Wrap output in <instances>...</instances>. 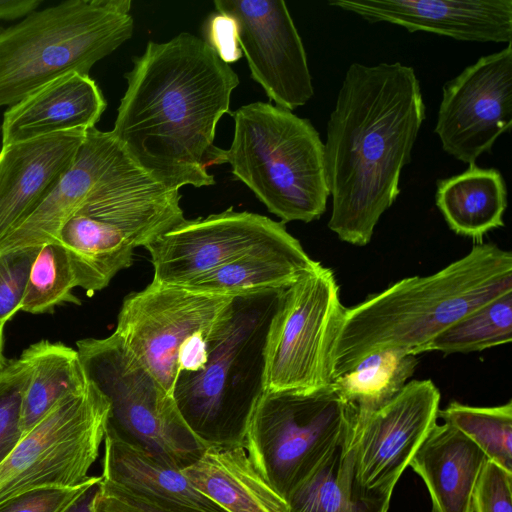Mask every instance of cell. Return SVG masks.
Instances as JSON below:
<instances>
[{
	"label": "cell",
	"mask_w": 512,
	"mask_h": 512,
	"mask_svg": "<svg viewBox=\"0 0 512 512\" xmlns=\"http://www.w3.org/2000/svg\"><path fill=\"white\" fill-rule=\"evenodd\" d=\"M125 77L111 133L128 156L166 188L214 185L208 168L226 163L215 131L239 85L231 66L205 40L182 32L149 41Z\"/></svg>",
	"instance_id": "1"
},
{
	"label": "cell",
	"mask_w": 512,
	"mask_h": 512,
	"mask_svg": "<svg viewBox=\"0 0 512 512\" xmlns=\"http://www.w3.org/2000/svg\"><path fill=\"white\" fill-rule=\"evenodd\" d=\"M426 118L420 82L400 62L352 63L326 128L324 157L332 211L329 229L340 240L367 245L400 194L402 169Z\"/></svg>",
	"instance_id": "2"
},
{
	"label": "cell",
	"mask_w": 512,
	"mask_h": 512,
	"mask_svg": "<svg viewBox=\"0 0 512 512\" xmlns=\"http://www.w3.org/2000/svg\"><path fill=\"white\" fill-rule=\"evenodd\" d=\"M509 291L511 253L483 243L434 274L392 284L345 309L335 344L333 380L379 351L423 353L448 327Z\"/></svg>",
	"instance_id": "3"
},
{
	"label": "cell",
	"mask_w": 512,
	"mask_h": 512,
	"mask_svg": "<svg viewBox=\"0 0 512 512\" xmlns=\"http://www.w3.org/2000/svg\"><path fill=\"white\" fill-rule=\"evenodd\" d=\"M284 290L233 296L209 337L207 362L178 375L172 397L205 448L244 447L266 390L267 345Z\"/></svg>",
	"instance_id": "4"
},
{
	"label": "cell",
	"mask_w": 512,
	"mask_h": 512,
	"mask_svg": "<svg viewBox=\"0 0 512 512\" xmlns=\"http://www.w3.org/2000/svg\"><path fill=\"white\" fill-rule=\"evenodd\" d=\"M179 190L166 188L120 146L79 210L60 230L77 287H107L134 251L185 220Z\"/></svg>",
	"instance_id": "5"
},
{
	"label": "cell",
	"mask_w": 512,
	"mask_h": 512,
	"mask_svg": "<svg viewBox=\"0 0 512 512\" xmlns=\"http://www.w3.org/2000/svg\"><path fill=\"white\" fill-rule=\"evenodd\" d=\"M130 0H67L0 28V107L72 72L89 74L132 35Z\"/></svg>",
	"instance_id": "6"
},
{
	"label": "cell",
	"mask_w": 512,
	"mask_h": 512,
	"mask_svg": "<svg viewBox=\"0 0 512 512\" xmlns=\"http://www.w3.org/2000/svg\"><path fill=\"white\" fill-rule=\"evenodd\" d=\"M231 115L234 134L225 155L232 174L282 223L319 219L330 193L324 143L312 123L261 101Z\"/></svg>",
	"instance_id": "7"
},
{
	"label": "cell",
	"mask_w": 512,
	"mask_h": 512,
	"mask_svg": "<svg viewBox=\"0 0 512 512\" xmlns=\"http://www.w3.org/2000/svg\"><path fill=\"white\" fill-rule=\"evenodd\" d=\"M357 408L332 385L312 392L265 391L244 448L258 472L287 501L352 429Z\"/></svg>",
	"instance_id": "8"
},
{
	"label": "cell",
	"mask_w": 512,
	"mask_h": 512,
	"mask_svg": "<svg viewBox=\"0 0 512 512\" xmlns=\"http://www.w3.org/2000/svg\"><path fill=\"white\" fill-rule=\"evenodd\" d=\"M87 380L109 403L106 432L178 469L205 447L184 422L176 403L112 333L76 343Z\"/></svg>",
	"instance_id": "9"
},
{
	"label": "cell",
	"mask_w": 512,
	"mask_h": 512,
	"mask_svg": "<svg viewBox=\"0 0 512 512\" xmlns=\"http://www.w3.org/2000/svg\"><path fill=\"white\" fill-rule=\"evenodd\" d=\"M231 299L152 281L124 298L113 333L172 395L181 372L207 362L209 337Z\"/></svg>",
	"instance_id": "10"
},
{
	"label": "cell",
	"mask_w": 512,
	"mask_h": 512,
	"mask_svg": "<svg viewBox=\"0 0 512 512\" xmlns=\"http://www.w3.org/2000/svg\"><path fill=\"white\" fill-rule=\"evenodd\" d=\"M345 307L330 268L319 263L283 291L266 357V390L312 393L333 382Z\"/></svg>",
	"instance_id": "11"
},
{
	"label": "cell",
	"mask_w": 512,
	"mask_h": 512,
	"mask_svg": "<svg viewBox=\"0 0 512 512\" xmlns=\"http://www.w3.org/2000/svg\"><path fill=\"white\" fill-rule=\"evenodd\" d=\"M108 414L107 399L90 382L62 399L0 465V502L31 489L84 483L104 441Z\"/></svg>",
	"instance_id": "12"
},
{
	"label": "cell",
	"mask_w": 512,
	"mask_h": 512,
	"mask_svg": "<svg viewBox=\"0 0 512 512\" xmlns=\"http://www.w3.org/2000/svg\"><path fill=\"white\" fill-rule=\"evenodd\" d=\"M512 126V45L480 57L443 86L434 128L442 149L472 164Z\"/></svg>",
	"instance_id": "13"
},
{
	"label": "cell",
	"mask_w": 512,
	"mask_h": 512,
	"mask_svg": "<svg viewBox=\"0 0 512 512\" xmlns=\"http://www.w3.org/2000/svg\"><path fill=\"white\" fill-rule=\"evenodd\" d=\"M439 403L440 392L431 380H413L378 409L357 410L351 445L356 476L363 487L393 492L437 423Z\"/></svg>",
	"instance_id": "14"
},
{
	"label": "cell",
	"mask_w": 512,
	"mask_h": 512,
	"mask_svg": "<svg viewBox=\"0 0 512 512\" xmlns=\"http://www.w3.org/2000/svg\"><path fill=\"white\" fill-rule=\"evenodd\" d=\"M284 223L228 208L181 223L144 248L153 265V282L184 287L266 242L286 235Z\"/></svg>",
	"instance_id": "15"
},
{
	"label": "cell",
	"mask_w": 512,
	"mask_h": 512,
	"mask_svg": "<svg viewBox=\"0 0 512 512\" xmlns=\"http://www.w3.org/2000/svg\"><path fill=\"white\" fill-rule=\"evenodd\" d=\"M238 25L239 45L254 81L276 106L289 111L314 95L301 37L282 0H215Z\"/></svg>",
	"instance_id": "16"
},
{
	"label": "cell",
	"mask_w": 512,
	"mask_h": 512,
	"mask_svg": "<svg viewBox=\"0 0 512 512\" xmlns=\"http://www.w3.org/2000/svg\"><path fill=\"white\" fill-rule=\"evenodd\" d=\"M364 20L459 41L511 43L512 0H333Z\"/></svg>",
	"instance_id": "17"
},
{
	"label": "cell",
	"mask_w": 512,
	"mask_h": 512,
	"mask_svg": "<svg viewBox=\"0 0 512 512\" xmlns=\"http://www.w3.org/2000/svg\"><path fill=\"white\" fill-rule=\"evenodd\" d=\"M86 131L72 130L1 147L0 239L22 221L72 166Z\"/></svg>",
	"instance_id": "18"
},
{
	"label": "cell",
	"mask_w": 512,
	"mask_h": 512,
	"mask_svg": "<svg viewBox=\"0 0 512 512\" xmlns=\"http://www.w3.org/2000/svg\"><path fill=\"white\" fill-rule=\"evenodd\" d=\"M107 102L89 76H60L8 107L1 125L2 146L58 132L95 127Z\"/></svg>",
	"instance_id": "19"
},
{
	"label": "cell",
	"mask_w": 512,
	"mask_h": 512,
	"mask_svg": "<svg viewBox=\"0 0 512 512\" xmlns=\"http://www.w3.org/2000/svg\"><path fill=\"white\" fill-rule=\"evenodd\" d=\"M120 147L111 131L93 127L72 166L46 197L0 239V252L58 242L61 228L81 207Z\"/></svg>",
	"instance_id": "20"
},
{
	"label": "cell",
	"mask_w": 512,
	"mask_h": 512,
	"mask_svg": "<svg viewBox=\"0 0 512 512\" xmlns=\"http://www.w3.org/2000/svg\"><path fill=\"white\" fill-rule=\"evenodd\" d=\"M101 476L168 512H226L199 492L181 469L111 433L104 437Z\"/></svg>",
	"instance_id": "21"
},
{
	"label": "cell",
	"mask_w": 512,
	"mask_h": 512,
	"mask_svg": "<svg viewBox=\"0 0 512 512\" xmlns=\"http://www.w3.org/2000/svg\"><path fill=\"white\" fill-rule=\"evenodd\" d=\"M483 451L448 423H436L409 466L422 478L432 512H473V495L487 462Z\"/></svg>",
	"instance_id": "22"
},
{
	"label": "cell",
	"mask_w": 512,
	"mask_h": 512,
	"mask_svg": "<svg viewBox=\"0 0 512 512\" xmlns=\"http://www.w3.org/2000/svg\"><path fill=\"white\" fill-rule=\"evenodd\" d=\"M319 263L310 258L300 242L288 232L196 278L183 288L230 297L287 289Z\"/></svg>",
	"instance_id": "23"
},
{
	"label": "cell",
	"mask_w": 512,
	"mask_h": 512,
	"mask_svg": "<svg viewBox=\"0 0 512 512\" xmlns=\"http://www.w3.org/2000/svg\"><path fill=\"white\" fill-rule=\"evenodd\" d=\"M182 472L226 512H289L287 501L258 472L243 446L205 448Z\"/></svg>",
	"instance_id": "24"
},
{
	"label": "cell",
	"mask_w": 512,
	"mask_h": 512,
	"mask_svg": "<svg viewBox=\"0 0 512 512\" xmlns=\"http://www.w3.org/2000/svg\"><path fill=\"white\" fill-rule=\"evenodd\" d=\"M353 429L290 495L289 512L388 511L392 492L368 490L357 479L351 445Z\"/></svg>",
	"instance_id": "25"
},
{
	"label": "cell",
	"mask_w": 512,
	"mask_h": 512,
	"mask_svg": "<svg viewBox=\"0 0 512 512\" xmlns=\"http://www.w3.org/2000/svg\"><path fill=\"white\" fill-rule=\"evenodd\" d=\"M435 200L449 228L477 243L489 231L504 226L507 186L495 168L472 163L462 173L438 180Z\"/></svg>",
	"instance_id": "26"
},
{
	"label": "cell",
	"mask_w": 512,
	"mask_h": 512,
	"mask_svg": "<svg viewBox=\"0 0 512 512\" xmlns=\"http://www.w3.org/2000/svg\"><path fill=\"white\" fill-rule=\"evenodd\" d=\"M30 366L22 403L23 435L41 421L62 399L85 389L78 351L61 342L42 340L22 352Z\"/></svg>",
	"instance_id": "27"
},
{
	"label": "cell",
	"mask_w": 512,
	"mask_h": 512,
	"mask_svg": "<svg viewBox=\"0 0 512 512\" xmlns=\"http://www.w3.org/2000/svg\"><path fill=\"white\" fill-rule=\"evenodd\" d=\"M416 366L415 355L399 349L383 350L362 359L331 385L358 411H372L402 390Z\"/></svg>",
	"instance_id": "28"
},
{
	"label": "cell",
	"mask_w": 512,
	"mask_h": 512,
	"mask_svg": "<svg viewBox=\"0 0 512 512\" xmlns=\"http://www.w3.org/2000/svg\"><path fill=\"white\" fill-rule=\"evenodd\" d=\"M512 340V291L487 302L448 327L423 352L470 353Z\"/></svg>",
	"instance_id": "29"
},
{
	"label": "cell",
	"mask_w": 512,
	"mask_h": 512,
	"mask_svg": "<svg viewBox=\"0 0 512 512\" xmlns=\"http://www.w3.org/2000/svg\"><path fill=\"white\" fill-rule=\"evenodd\" d=\"M445 423L474 442L487 459L512 472V402L493 407H474L451 402L438 411Z\"/></svg>",
	"instance_id": "30"
},
{
	"label": "cell",
	"mask_w": 512,
	"mask_h": 512,
	"mask_svg": "<svg viewBox=\"0 0 512 512\" xmlns=\"http://www.w3.org/2000/svg\"><path fill=\"white\" fill-rule=\"evenodd\" d=\"M77 287L66 249L59 242L39 246L32 262L20 311L53 313L64 303L80 304L72 290Z\"/></svg>",
	"instance_id": "31"
},
{
	"label": "cell",
	"mask_w": 512,
	"mask_h": 512,
	"mask_svg": "<svg viewBox=\"0 0 512 512\" xmlns=\"http://www.w3.org/2000/svg\"><path fill=\"white\" fill-rule=\"evenodd\" d=\"M30 366L21 354L7 361L0 372V465L23 436L22 403Z\"/></svg>",
	"instance_id": "32"
},
{
	"label": "cell",
	"mask_w": 512,
	"mask_h": 512,
	"mask_svg": "<svg viewBox=\"0 0 512 512\" xmlns=\"http://www.w3.org/2000/svg\"><path fill=\"white\" fill-rule=\"evenodd\" d=\"M38 248L0 252V331L20 311L29 271Z\"/></svg>",
	"instance_id": "33"
},
{
	"label": "cell",
	"mask_w": 512,
	"mask_h": 512,
	"mask_svg": "<svg viewBox=\"0 0 512 512\" xmlns=\"http://www.w3.org/2000/svg\"><path fill=\"white\" fill-rule=\"evenodd\" d=\"M473 512H512V472L487 460L473 495Z\"/></svg>",
	"instance_id": "34"
},
{
	"label": "cell",
	"mask_w": 512,
	"mask_h": 512,
	"mask_svg": "<svg viewBox=\"0 0 512 512\" xmlns=\"http://www.w3.org/2000/svg\"><path fill=\"white\" fill-rule=\"evenodd\" d=\"M90 477L74 487H43L21 492L0 502V512H62L82 492Z\"/></svg>",
	"instance_id": "35"
},
{
	"label": "cell",
	"mask_w": 512,
	"mask_h": 512,
	"mask_svg": "<svg viewBox=\"0 0 512 512\" xmlns=\"http://www.w3.org/2000/svg\"><path fill=\"white\" fill-rule=\"evenodd\" d=\"M205 35V41L223 62L231 64L242 57L238 25L233 17L219 12L213 13L207 19Z\"/></svg>",
	"instance_id": "36"
},
{
	"label": "cell",
	"mask_w": 512,
	"mask_h": 512,
	"mask_svg": "<svg viewBox=\"0 0 512 512\" xmlns=\"http://www.w3.org/2000/svg\"><path fill=\"white\" fill-rule=\"evenodd\" d=\"M93 512H141L103 482L95 499Z\"/></svg>",
	"instance_id": "37"
},
{
	"label": "cell",
	"mask_w": 512,
	"mask_h": 512,
	"mask_svg": "<svg viewBox=\"0 0 512 512\" xmlns=\"http://www.w3.org/2000/svg\"><path fill=\"white\" fill-rule=\"evenodd\" d=\"M101 484L102 476H91L82 492L62 512H93Z\"/></svg>",
	"instance_id": "38"
},
{
	"label": "cell",
	"mask_w": 512,
	"mask_h": 512,
	"mask_svg": "<svg viewBox=\"0 0 512 512\" xmlns=\"http://www.w3.org/2000/svg\"><path fill=\"white\" fill-rule=\"evenodd\" d=\"M42 0H0V20H14L37 10Z\"/></svg>",
	"instance_id": "39"
},
{
	"label": "cell",
	"mask_w": 512,
	"mask_h": 512,
	"mask_svg": "<svg viewBox=\"0 0 512 512\" xmlns=\"http://www.w3.org/2000/svg\"><path fill=\"white\" fill-rule=\"evenodd\" d=\"M103 482L106 485H108L115 493H117L119 496H121L123 499H125L130 504H132L136 508H138L141 512H168L142 497H139L135 494H132L130 492H127L125 490L117 488L104 480H103Z\"/></svg>",
	"instance_id": "40"
},
{
	"label": "cell",
	"mask_w": 512,
	"mask_h": 512,
	"mask_svg": "<svg viewBox=\"0 0 512 512\" xmlns=\"http://www.w3.org/2000/svg\"><path fill=\"white\" fill-rule=\"evenodd\" d=\"M3 348H4L3 331H0V372L3 370V368L5 367V365L7 364V361H8L4 357Z\"/></svg>",
	"instance_id": "41"
}]
</instances>
